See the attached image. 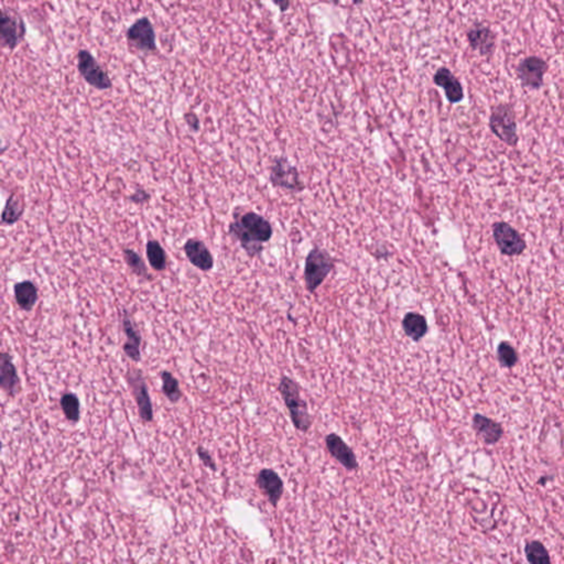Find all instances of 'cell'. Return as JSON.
<instances>
[{
    "instance_id": "1",
    "label": "cell",
    "mask_w": 564,
    "mask_h": 564,
    "mask_svg": "<svg viewBox=\"0 0 564 564\" xmlns=\"http://www.w3.org/2000/svg\"><path fill=\"white\" fill-rule=\"evenodd\" d=\"M230 237L240 244L248 257H259L263 245L273 238V228L269 220L254 211L237 206L232 212L228 228Z\"/></svg>"
},
{
    "instance_id": "2",
    "label": "cell",
    "mask_w": 564,
    "mask_h": 564,
    "mask_svg": "<svg viewBox=\"0 0 564 564\" xmlns=\"http://www.w3.org/2000/svg\"><path fill=\"white\" fill-rule=\"evenodd\" d=\"M278 391L284 399L294 428L301 432L309 431L313 419L310 414L307 401L301 397L298 383L288 376H284L279 383Z\"/></svg>"
},
{
    "instance_id": "3",
    "label": "cell",
    "mask_w": 564,
    "mask_h": 564,
    "mask_svg": "<svg viewBox=\"0 0 564 564\" xmlns=\"http://www.w3.org/2000/svg\"><path fill=\"white\" fill-rule=\"evenodd\" d=\"M334 258L319 246H314L304 263V284L310 294H314L334 269Z\"/></svg>"
},
{
    "instance_id": "4",
    "label": "cell",
    "mask_w": 564,
    "mask_h": 564,
    "mask_svg": "<svg viewBox=\"0 0 564 564\" xmlns=\"http://www.w3.org/2000/svg\"><path fill=\"white\" fill-rule=\"evenodd\" d=\"M269 181L276 189L284 190L290 193H301L306 184L301 180L299 170L284 156L273 158L269 168Z\"/></svg>"
},
{
    "instance_id": "5",
    "label": "cell",
    "mask_w": 564,
    "mask_h": 564,
    "mask_svg": "<svg viewBox=\"0 0 564 564\" xmlns=\"http://www.w3.org/2000/svg\"><path fill=\"white\" fill-rule=\"evenodd\" d=\"M490 127L494 135L507 146L516 147L518 145L516 114L511 105L498 104L493 108L490 118Z\"/></svg>"
},
{
    "instance_id": "6",
    "label": "cell",
    "mask_w": 564,
    "mask_h": 564,
    "mask_svg": "<svg viewBox=\"0 0 564 564\" xmlns=\"http://www.w3.org/2000/svg\"><path fill=\"white\" fill-rule=\"evenodd\" d=\"M27 28L22 17L13 9L0 8V46L15 50L26 37Z\"/></svg>"
},
{
    "instance_id": "7",
    "label": "cell",
    "mask_w": 564,
    "mask_h": 564,
    "mask_svg": "<svg viewBox=\"0 0 564 564\" xmlns=\"http://www.w3.org/2000/svg\"><path fill=\"white\" fill-rule=\"evenodd\" d=\"M126 381L131 387V393L138 406L139 416L143 422L154 421V408L149 395L146 378L140 369L129 368L126 373Z\"/></svg>"
},
{
    "instance_id": "8",
    "label": "cell",
    "mask_w": 564,
    "mask_h": 564,
    "mask_svg": "<svg viewBox=\"0 0 564 564\" xmlns=\"http://www.w3.org/2000/svg\"><path fill=\"white\" fill-rule=\"evenodd\" d=\"M77 69L85 82L98 91L110 90L112 81L90 51L79 50L77 53Z\"/></svg>"
},
{
    "instance_id": "9",
    "label": "cell",
    "mask_w": 564,
    "mask_h": 564,
    "mask_svg": "<svg viewBox=\"0 0 564 564\" xmlns=\"http://www.w3.org/2000/svg\"><path fill=\"white\" fill-rule=\"evenodd\" d=\"M493 237L503 255L513 257L526 251L527 244L518 230L509 223L497 222L493 225Z\"/></svg>"
},
{
    "instance_id": "10",
    "label": "cell",
    "mask_w": 564,
    "mask_h": 564,
    "mask_svg": "<svg viewBox=\"0 0 564 564\" xmlns=\"http://www.w3.org/2000/svg\"><path fill=\"white\" fill-rule=\"evenodd\" d=\"M546 70L548 64L544 59L539 56H528L518 64L517 75L523 86L538 90L544 85Z\"/></svg>"
},
{
    "instance_id": "11",
    "label": "cell",
    "mask_w": 564,
    "mask_h": 564,
    "mask_svg": "<svg viewBox=\"0 0 564 564\" xmlns=\"http://www.w3.org/2000/svg\"><path fill=\"white\" fill-rule=\"evenodd\" d=\"M256 483L269 503L276 509L284 492V480L278 473L270 468H263L256 476Z\"/></svg>"
},
{
    "instance_id": "12",
    "label": "cell",
    "mask_w": 564,
    "mask_h": 564,
    "mask_svg": "<svg viewBox=\"0 0 564 564\" xmlns=\"http://www.w3.org/2000/svg\"><path fill=\"white\" fill-rule=\"evenodd\" d=\"M0 389L11 397L17 396L21 391L17 367L13 356L7 352H0Z\"/></svg>"
},
{
    "instance_id": "13",
    "label": "cell",
    "mask_w": 564,
    "mask_h": 564,
    "mask_svg": "<svg viewBox=\"0 0 564 564\" xmlns=\"http://www.w3.org/2000/svg\"><path fill=\"white\" fill-rule=\"evenodd\" d=\"M122 325H123V331L126 335V342L123 346L124 352L127 358H131L133 362H140V346L141 340H143L141 333L131 313L126 309H124L123 313H122Z\"/></svg>"
},
{
    "instance_id": "14",
    "label": "cell",
    "mask_w": 564,
    "mask_h": 564,
    "mask_svg": "<svg viewBox=\"0 0 564 564\" xmlns=\"http://www.w3.org/2000/svg\"><path fill=\"white\" fill-rule=\"evenodd\" d=\"M183 249L188 261L192 265H195V268L203 273L212 270L214 267V258L203 240L199 238H190L184 244Z\"/></svg>"
},
{
    "instance_id": "15",
    "label": "cell",
    "mask_w": 564,
    "mask_h": 564,
    "mask_svg": "<svg viewBox=\"0 0 564 564\" xmlns=\"http://www.w3.org/2000/svg\"><path fill=\"white\" fill-rule=\"evenodd\" d=\"M325 445L329 454L348 471L358 470V461L355 453L348 443L336 433H329L325 438Z\"/></svg>"
},
{
    "instance_id": "16",
    "label": "cell",
    "mask_w": 564,
    "mask_h": 564,
    "mask_svg": "<svg viewBox=\"0 0 564 564\" xmlns=\"http://www.w3.org/2000/svg\"><path fill=\"white\" fill-rule=\"evenodd\" d=\"M128 41L143 51L156 50V37L154 28L148 18L136 21L127 32Z\"/></svg>"
},
{
    "instance_id": "17",
    "label": "cell",
    "mask_w": 564,
    "mask_h": 564,
    "mask_svg": "<svg viewBox=\"0 0 564 564\" xmlns=\"http://www.w3.org/2000/svg\"><path fill=\"white\" fill-rule=\"evenodd\" d=\"M467 41L482 56H490L495 50V34L482 23H476L468 30Z\"/></svg>"
},
{
    "instance_id": "18",
    "label": "cell",
    "mask_w": 564,
    "mask_h": 564,
    "mask_svg": "<svg viewBox=\"0 0 564 564\" xmlns=\"http://www.w3.org/2000/svg\"><path fill=\"white\" fill-rule=\"evenodd\" d=\"M473 429L485 445H494L501 441L504 429L501 424L488 417L475 414L472 420Z\"/></svg>"
},
{
    "instance_id": "19",
    "label": "cell",
    "mask_w": 564,
    "mask_h": 564,
    "mask_svg": "<svg viewBox=\"0 0 564 564\" xmlns=\"http://www.w3.org/2000/svg\"><path fill=\"white\" fill-rule=\"evenodd\" d=\"M433 81L445 90L447 100L452 104L460 103L464 98V91L460 81L447 67H441L434 74Z\"/></svg>"
},
{
    "instance_id": "20",
    "label": "cell",
    "mask_w": 564,
    "mask_h": 564,
    "mask_svg": "<svg viewBox=\"0 0 564 564\" xmlns=\"http://www.w3.org/2000/svg\"><path fill=\"white\" fill-rule=\"evenodd\" d=\"M15 303L22 311L30 312L36 307L39 299L38 287L31 280L17 282L13 287Z\"/></svg>"
},
{
    "instance_id": "21",
    "label": "cell",
    "mask_w": 564,
    "mask_h": 564,
    "mask_svg": "<svg viewBox=\"0 0 564 564\" xmlns=\"http://www.w3.org/2000/svg\"><path fill=\"white\" fill-rule=\"evenodd\" d=\"M26 211V204H25V199L20 192L15 191L11 192V195L6 201L5 206H4L3 212H1V220L0 222L5 225H13L20 221L22 217L23 213Z\"/></svg>"
},
{
    "instance_id": "22",
    "label": "cell",
    "mask_w": 564,
    "mask_h": 564,
    "mask_svg": "<svg viewBox=\"0 0 564 564\" xmlns=\"http://www.w3.org/2000/svg\"><path fill=\"white\" fill-rule=\"evenodd\" d=\"M402 329H404L405 334L414 341L419 342L421 341L429 329V325L426 322V317L421 314L416 313V312H409L405 315L402 319Z\"/></svg>"
},
{
    "instance_id": "23",
    "label": "cell",
    "mask_w": 564,
    "mask_h": 564,
    "mask_svg": "<svg viewBox=\"0 0 564 564\" xmlns=\"http://www.w3.org/2000/svg\"><path fill=\"white\" fill-rule=\"evenodd\" d=\"M146 255L151 268L157 273L166 270L168 265V256L164 248L157 240H149L146 245Z\"/></svg>"
},
{
    "instance_id": "24",
    "label": "cell",
    "mask_w": 564,
    "mask_h": 564,
    "mask_svg": "<svg viewBox=\"0 0 564 564\" xmlns=\"http://www.w3.org/2000/svg\"><path fill=\"white\" fill-rule=\"evenodd\" d=\"M124 261L128 268L131 269V273L138 278L145 279V280H152V276L149 273L147 268L146 263L143 261L141 256L138 253H136L133 249L131 248H124L123 249Z\"/></svg>"
},
{
    "instance_id": "25",
    "label": "cell",
    "mask_w": 564,
    "mask_h": 564,
    "mask_svg": "<svg viewBox=\"0 0 564 564\" xmlns=\"http://www.w3.org/2000/svg\"><path fill=\"white\" fill-rule=\"evenodd\" d=\"M60 406L64 416L71 424H77L81 420V402L74 393H65L60 399Z\"/></svg>"
},
{
    "instance_id": "26",
    "label": "cell",
    "mask_w": 564,
    "mask_h": 564,
    "mask_svg": "<svg viewBox=\"0 0 564 564\" xmlns=\"http://www.w3.org/2000/svg\"><path fill=\"white\" fill-rule=\"evenodd\" d=\"M525 554H526L527 561L532 564H550L551 563V558H550L549 551L546 550V546L540 542H528L525 546Z\"/></svg>"
},
{
    "instance_id": "27",
    "label": "cell",
    "mask_w": 564,
    "mask_h": 564,
    "mask_svg": "<svg viewBox=\"0 0 564 564\" xmlns=\"http://www.w3.org/2000/svg\"><path fill=\"white\" fill-rule=\"evenodd\" d=\"M161 381H162V391L168 400L172 404L179 402L182 397L179 381L168 370L161 373Z\"/></svg>"
},
{
    "instance_id": "28",
    "label": "cell",
    "mask_w": 564,
    "mask_h": 564,
    "mask_svg": "<svg viewBox=\"0 0 564 564\" xmlns=\"http://www.w3.org/2000/svg\"><path fill=\"white\" fill-rule=\"evenodd\" d=\"M497 358L501 367L509 368V369L515 367L519 360L518 353L507 341H503L498 344Z\"/></svg>"
},
{
    "instance_id": "29",
    "label": "cell",
    "mask_w": 564,
    "mask_h": 564,
    "mask_svg": "<svg viewBox=\"0 0 564 564\" xmlns=\"http://www.w3.org/2000/svg\"><path fill=\"white\" fill-rule=\"evenodd\" d=\"M128 201L136 205H145L151 201V195L147 190L138 188L133 195L128 197Z\"/></svg>"
},
{
    "instance_id": "30",
    "label": "cell",
    "mask_w": 564,
    "mask_h": 564,
    "mask_svg": "<svg viewBox=\"0 0 564 564\" xmlns=\"http://www.w3.org/2000/svg\"><path fill=\"white\" fill-rule=\"evenodd\" d=\"M197 452L205 466L209 467V470L213 471V472L217 470L216 463L213 460L211 454L207 452V450H205L203 447H197Z\"/></svg>"
},
{
    "instance_id": "31",
    "label": "cell",
    "mask_w": 564,
    "mask_h": 564,
    "mask_svg": "<svg viewBox=\"0 0 564 564\" xmlns=\"http://www.w3.org/2000/svg\"><path fill=\"white\" fill-rule=\"evenodd\" d=\"M184 120H185V123H187L192 131L197 133L199 131V119L195 112H187L184 115Z\"/></svg>"
},
{
    "instance_id": "32",
    "label": "cell",
    "mask_w": 564,
    "mask_h": 564,
    "mask_svg": "<svg viewBox=\"0 0 564 564\" xmlns=\"http://www.w3.org/2000/svg\"><path fill=\"white\" fill-rule=\"evenodd\" d=\"M273 1L280 7L281 11H286L289 8V0H273Z\"/></svg>"
},
{
    "instance_id": "33",
    "label": "cell",
    "mask_w": 564,
    "mask_h": 564,
    "mask_svg": "<svg viewBox=\"0 0 564 564\" xmlns=\"http://www.w3.org/2000/svg\"><path fill=\"white\" fill-rule=\"evenodd\" d=\"M8 148H9V143L4 140L3 138H0V154H4V152H6V151L8 150Z\"/></svg>"
},
{
    "instance_id": "34",
    "label": "cell",
    "mask_w": 564,
    "mask_h": 564,
    "mask_svg": "<svg viewBox=\"0 0 564 564\" xmlns=\"http://www.w3.org/2000/svg\"><path fill=\"white\" fill-rule=\"evenodd\" d=\"M3 447H4L3 441H1V439H0V451L3 450Z\"/></svg>"
}]
</instances>
